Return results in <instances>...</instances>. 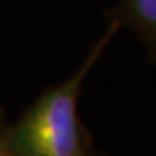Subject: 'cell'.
I'll return each instance as SVG.
<instances>
[{
  "label": "cell",
  "mask_w": 156,
  "mask_h": 156,
  "mask_svg": "<svg viewBox=\"0 0 156 156\" xmlns=\"http://www.w3.org/2000/svg\"><path fill=\"white\" fill-rule=\"evenodd\" d=\"M0 156H16L8 140V127L5 126L3 115L0 112Z\"/></svg>",
  "instance_id": "3957f363"
},
{
  "label": "cell",
  "mask_w": 156,
  "mask_h": 156,
  "mask_svg": "<svg viewBox=\"0 0 156 156\" xmlns=\"http://www.w3.org/2000/svg\"><path fill=\"white\" fill-rule=\"evenodd\" d=\"M116 19L131 27L148 46L156 38V0H123Z\"/></svg>",
  "instance_id": "7a4b0ae2"
},
{
  "label": "cell",
  "mask_w": 156,
  "mask_h": 156,
  "mask_svg": "<svg viewBox=\"0 0 156 156\" xmlns=\"http://www.w3.org/2000/svg\"><path fill=\"white\" fill-rule=\"evenodd\" d=\"M118 29L119 21L113 18L78 72L48 89L16 124L8 127V140L16 156H93L78 119V97L91 67L101 59Z\"/></svg>",
  "instance_id": "6da1fadb"
}]
</instances>
